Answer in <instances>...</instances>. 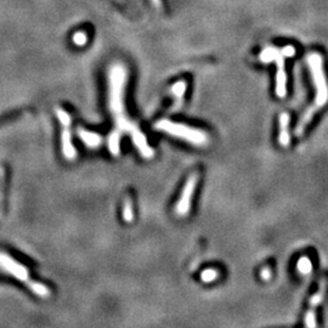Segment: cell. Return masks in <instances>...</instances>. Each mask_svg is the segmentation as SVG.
<instances>
[{
    "label": "cell",
    "mask_w": 328,
    "mask_h": 328,
    "mask_svg": "<svg viewBox=\"0 0 328 328\" xmlns=\"http://www.w3.org/2000/svg\"><path fill=\"white\" fill-rule=\"evenodd\" d=\"M0 270L14 276L18 281L24 282L29 290L37 295H40V297H48V295H50V290H49L47 286L32 280V278L29 277L27 268H25L24 265L19 264L14 258L5 254V253H0Z\"/></svg>",
    "instance_id": "3"
},
{
    "label": "cell",
    "mask_w": 328,
    "mask_h": 328,
    "mask_svg": "<svg viewBox=\"0 0 328 328\" xmlns=\"http://www.w3.org/2000/svg\"><path fill=\"white\" fill-rule=\"evenodd\" d=\"M121 138L122 135L116 132H112L108 136V148L113 156H118L121 152Z\"/></svg>",
    "instance_id": "12"
},
{
    "label": "cell",
    "mask_w": 328,
    "mask_h": 328,
    "mask_svg": "<svg viewBox=\"0 0 328 328\" xmlns=\"http://www.w3.org/2000/svg\"><path fill=\"white\" fill-rule=\"evenodd\" d=\"M327 278H321L319 283V290H317L316 293H315L313 297H311L310 303H309V309H308V313L305 315V326L307 327H316V309L320 307L321 303L323 301L324 295H326L327 292Z\"/></svg>",
    "instance_id": "8"
},
{
    "label": "cell",
    "mask_w": 328,
    "mask_h": 328,
    "mask_svg": "<svg viewBox=\"0 0 328 328\" xmlns=\"http://www.w3.org/2000/svg\"><path fill=\"white\" fill-rule=\"evenodd\" d=\"M73 43L78 45V47H83V45L86 44L88 41V35L85 32H77V33L73 34L72 38Z\"/></svg>",
    "instance_id": "16"
},
{
    "label": "cell",
    "mask_w": 328,
    "mask_h": 328,
    "mask_svg": "<svg viewBox=\"0 0 328 328\" xmlns=\"http://www.w3.org/2000/svg\"><path fill=\"white\" fill-rule=\"evenodd\" d=\"M297 269L300 274L303 275H309L311 271H313V264H311L310 259L308 256H303L298 260L297 264Z\"/></svg>",
    "instance_id": "13"
},
{
    "label": "cell",
    "mask_w": 328,
    "mask_h": 328,
    "mask_svg": "<svg viewBox=\"0 0 328 328\" xmlns=\"http://www.w3.org/2000/svg\"><path fill=\"white\" fill-rule=\"evenodd\" d=\"M126 79H128V71L125 70L124 64L113 63L108 72V105L116 123V129L113 132L121 135H123V133H129L135 147L138 148L142 157L152 158L155 156L154 148L148 145L144 133L126 116L124 106Z\"/></svg>",
    "instance_id": "1"
},
{
    "label": "cell",
    "mask_w": 328,
    "mask_h": 328,
    "mask_svg": "<svg viewBox=\"0 0 328 328\" xmlns=\"http://www.w3.org/2000/svg\"><path fill=\"white\" fill-rule=\"evenodd\" d=\"M198 178H200L198 173H193L188 177L186 183H185L183 192H181L180 198H179L178 201L177 208H175V213H177L179 216H186L187 214L190 213L191 202H192L194 190H196L197 187Z\"/></svg>",
    "instance_id": "6"
},
{
    "label": "cell",
    "mask_w": 328,
    "mask_h": 328,
    "mask_svg": "<svg viewBox=\"0 0 328 328\" xmlns=\"http://www.w3.org/2000/svg\"><path fill=\"white\" fill-rule=\"evenodd\" d=\"M286 55L282 49L276 47H266L259 55V60L264 63L276 62L277 64V73H276V95L280 99H283L287 95V73H286L285 64Z\"/></svg>",
    "instance_id": "5"
},
{
    "label": "cell",
    "mask_w": 328,
    "mask_h": 328,
    "mask_svg": "<svg viewBox=\"0 0 328 328\" xmlns=\"http://www.w3.org/2000/svg\"><path fill=\"white\" fill-rule=\"evenodd\" d=\"M282 51H283L286 57H293L295 55V48L292 47V45H287V47H285L282 49Z\"/></svg>",
    "instance_id": "17"
},
{
    "label": "cell",
    "mask_w": 328,
    "mask_h": 328,
    "mask_svg": "<svg viewBox=\"0 0 328 328\" xmlns=\"http://www.w3.org/2000/svg\"><path fill=\"white\" fill-rule=\"evenodd\" d=\"M186 89H187V84H186V82H185V80L177 82L173 86H171L170 94L175 97V102H174L173 108H171V111H178V110L181 107V105H183V102H184L183 96H184L185 92H186Z\"/></svg>",
    "instance_id": "10"
},
{
    "label": "cell",
    "mask_w": 328,
    "mask_h": 328,
    "mask_svg": "<svg viewBox=\"0 0 328 328\" xmlns=\"http://www.w3.org/2000/svg\"><path fill=\"white\" fill-rule=\"evenodd\" d=\"M155 128L160 132H164L167 134L181 139L194 146H206L209 141L207 133L200 130V129L191 128V126L175 123L168 119H162L155 124Z\"/></svg>",
    "instance_id": "4"
},
{
    "label": "cell",
    "mask_w": 328,
    "mask_h": 328,
    "mask_svg": "<svg viewBox=\"0 0 328 328\" xmlns=\"http://www.w3.org/2000/svg\"><path fill=\"white\" fill-rule=\"evenodd\" d=\"M57 118L62 123V151L63 156L67 160H74L77 156V151L72 144V135H71V117L63 110L56 108Z\"/></svg>",
    "instance_id": "7"
},
{
    "label": "cell",
    "mask_w": 328,
    "mask_h": 328,
    "mask_svg": "<svg viewBox=\"0 0 328 328\" xmlns=\"http://www.w3.org/2000/svg\"><path fill=\"white\" fill-rule=\"evenodd\" d=\"M151 2L154 3V5H155L157 9H161V8H162V2H161V0H151Z\"/></svg>",
    "instance_id": "19"
},
{
    "label": "cell",
    "mask_w": 328,
    "mask_h": 328,
    "mask_svg": "<svg viewBox=\"0 0 328 328\" xmlns=\"http://www.w3.org/2000/svg\"><path fill=\"white\" fill-rule=\"evenodd\" d=\"M278 142L282 147H288L291 144L290 135V115L281 113L280 116V134H278Z\"/></svg>",
    "instance_id": "9"
},
{
    "label": "cell",
    "mask_w": 328,
    "mask_h": 328,
    "mask_svg": "<svg viewBox=\"0 0 328 328\" xmlns=\"http://www.w3.org/2000/svg\"><path fill=\"white\" fill-rule=\"evenodd\" d=\"M260 276H261V278L263 280H265V281H269L271 278V270L269 268H265V269H263L261 272H260Z\"/></svg>",
    "instance_id": "18"
},
{
    "label": "cell",
    "mask_w": 328,
    "mask_h": 328,
    "mask_svg": "<svg viewBox=\"0 0 328 328\" xmlns=\"http://www.w3.org/2000/svg\"><path fill=\"white\" fill-rule=\"evenodd\" d=\"M123 219L125 223H132L134 219V214H133V203L129 197L125 198L124 206H123Z\"/></svg>",
    "instance_id": "14"
},
{
    "label": "cell",
    "mask_w": 328,
    "mask_h": 328,
    "mask_svg": "<svg viewBox=\"0 0 328 328\" xmlns=\"http://www.w3.org/2000/svg\"><path fill=\"white\" fill-rule=\"evenodd\" d=\"M78 135L84 141V144L89 146V147H97V146L101 144L102 138L99 134H95V133H90L84 130V129H79Z\"/></svg>",
    "instance_id": "11"
},
{
    "label": "cell",
    "mask_w": 328,
    "mask_h": 328,
    "mask_svg": "<svg viewBox=\"0 0 328 328\" xmlns=\"http://www.w3.org/2000/svg\"><path fill=\"white\" fill-rule=\"evenodd\" d=\"M217 276H219V272L216 270H214V269H207V270L202 271V274H201V280L206 282V283H210V282H214L216 280Z\"/></svg>",
    "instance_id": "15"
},
{
    "label": "cell",
    "mask_w": 328,
    "mask_h": 328,
    "mask_svg": "<svg viewBox=\"0 0 328 328\" xmlns=\"http://www.w3.org/2000/svg\"><path fill=\"white\" fill-rule=\"evenodd\" d=\"M308 64H309L310 72L313 74V80L316 88V96L313 105L309 106V108L304 112L301 118L295 126V135L303 136L305 129L310 124L314 119L315 115L321 108H323L328 102V82L326 78V73L323 70V58L320 54L314 53L308 55Z\"/></svg>",
    "instance_id": "2"
}]
</instances>
